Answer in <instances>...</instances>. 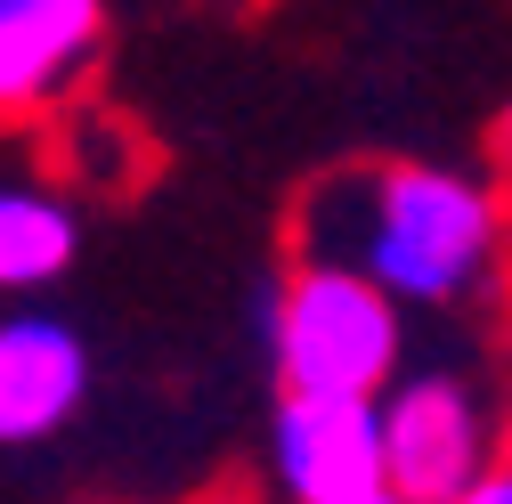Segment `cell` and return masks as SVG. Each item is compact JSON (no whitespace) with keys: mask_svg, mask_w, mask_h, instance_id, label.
Masks as SVG:
<instances>
[{"mask_svg":"<svg viewBox=\"0 0 512 504\" xmlns=\"http://www.w3.org/2000/svg\"><path fill=\"white\" fill-rule=\"evenodd\" d=\"M504 212L472 171L447 163H366L317 179L293 212V261H350L399 301L447 309L496 261Z\"/></svg>","mask_w":512,"mask_h":504,"instance_id":"6da1fadb","label":"cell"},{"mask_svg":"<svg viewBox=\"0 0 512 504\" xmlns=\"http://www.w3.org/2000/svg\"><path fill=\"white\" fill-rule=\"evenodd\" d=\"M285 391L317 399H374L399 374V293L350 261H293L277 285V342Z\"/></svg>","mask_w":512,"mask_h":504,"instance_id":"7a4b0ae2","label":"cell"},{"mask_svg":"<svg viewBox=\"0 0 512 504\" xmlns=\"http://www.w3.org/2000/svg\"><path fill=\"white\" fill-rule=\"evenodd\" d=\"M269 464L293 504H350L391 488V448H382V399H317L285 391L269 415Z\"/></svg>","mask_w":512,"mask_h":504,"instance_id":"3957f363","label":"cell"},{"mask_svg":"<svg viewBox=\"0 0 512 504\" xmlns=\"http://www.w3.org/2000/svg\"><path fill=\"white\" fill-rule=\"evenodd\" d=\"M391 488L415 504H456L488 472V407L464 374H415L382 399Z\"/></svg>","mask_w":512,"mask_h":504,"instance_id":"277c9868","label":"cell"},{"mask_svg":"<svg viewBox=\"0 0 512 504\" xmlns=\"http://www.w3.org/2000/svg\"><path fill=\"white\" fill-rule=\"evenodd\" d=\"M106 41V0H0V131L66 106Z\"/></svg>","mask_w":512,"mask_h":504,"instance_id":"5b68a950","label":"cell"},{"mask_svg":"<svg viewBox=\"0 0 512 504\" xmlns=\"http://www.w3.org/2000/svg\"><path fill=\"white\" fill-rule=\"evenodd\" d=\"M90 399V342L66 318L17 309L0 318V448H33V439L66 431Z\"/></svg>","mask_w":512,"mask_h":504,"instance_id":"8992f818","label":"cell"},{"mask_svg":"<svg viewBox=\"0 0 512 504\" xmlns=\"http://www.w3.org/2000/svg\"><path fill=\"white\" fill-rule=\"evenodd\" d=\"M66 261H74V212L33 187H0V293H33L66 277Z\"/></svg>","mask_w":512,"mask_h":504,"instance_id":"52a82bcc","label":"cell"},{"mask_svg":"<svg viewBox=\"0 0 512 504\" xmlns=\"http://www.w3.org/2000/svg\"><path fill=\"white\" fill-rule=\"evenodd\" d=\"M456 504H512V464H488V472H480Z\"/></svg>","mask_w":512,"mask_h":504,"instance_id":"ba28073f","label":"cell"},{"mask_svg":"<svg viewBox=\"0 0 512 504\" xmlns=\"http://www.w3.org/2000/svg\"><path fill=\"white\" fill-rule=\"evenodd\" d=\"M496 155H504V163H512V106H504V114H496Z\"/></svg>","mask_w":512,"mask_h":504,"instance_id":"9c48e42d","label":"cell"},{"mask_svg":"<svg viewBox=\"0 0 512 504\" xmlns=\"http://www.w3.org/2000/svg\"><path fill=\"white\" fill-rule=\"evenodd\" d=\"M350 504H415V496H399V488H374V496H350Z\"/></svg>","mask_w":512,"mask_h":504,"instance_id":"30bf717a","label":"cell"}]
</instances>
